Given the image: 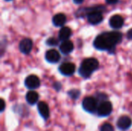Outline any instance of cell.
<instances>
[{
  "mask_svg": "<svg viewBox=\"0 0 132 131\" xmlns=\"http://www.w3.org/2000/svg\"><path fill=\"white\" fill-rule=\"evenodd\" d=\"M122 39V34L119 32H105L96 37L94 46L99 50H111Z\"/></svg>",
  "mask_w": 132,
  "mask_h": 131,
  "instance_id": "cell-1",
  "label": "cell"
},
{
  "mask_svg": "<svg viewBox=\"0 0 132 131\" xmlns=\"http://www.w3.org/2000/svg\"><path fill=\"white\" fill-rule=\"evenodd\" d=\"M99 66V62L94 58H89L83 61L81 63L79 73L84 78H88Z\"/></svg>",
  "mask_w": 132,
  "mask_h": 131,
  "instance_id": "cell-2",
  "label": "cell"
},
{
  "mask_svg": "<svg viewBox=\"0 0 132 131\" xmlns=\"http://www.w3.org/2000/svg\"><path fill=\"white\" fill-rule=\"evenodd\" d=\"M84 110L90 113H94L97 110V100L93 97H85L82 102Z\"/></svg>",
  "mask_w": 132,
  "mask_h": 131,
  "instance_id": "cell-3",
  "label": "cell"
},
{
  "mask_svg": "<svg viewBox=\"0 0 132 131\" xmlns=\"http://www.w3.org/2000/svg\"><path fill=\"white\" fill-rule=\"evenodd\" d=\"M101 7L99 8H93L91 10L87 13V20L92 25H97L102 22L103 20V15L101 11L100 10Z\"/></svg>",
  "mask_w": 132,
  "mask_h": 131,
  "instance_id": "cell-4",
  "label": "cell"
},
{
  "mask_svg": "<svg viewBox=\"0 0 132 131\" xmlns=\"http://www.w3.org/2000/svg\"><path fill=\"white\" fill-rule=\"evenodd\" d=\"M113 110V106L112 103L109 101H104L100 103V105L97 107V115L101 117H108L109 116Z\"/></svg>",
  "mask_w": 132,
  "mask_h": 131,
  "instance_id": "cell-5",
  "label": "cell"
},
{
  "mask_svg": "<svg viewBox=\"0 0 132 131\" xmlns=\"http://www.w3.org/2000/svg\"><path fill=\"white\" fill-rule=\"evenodd\" d=\"M25 86L29 90L37 89L40 86V80L35 75L28 76L25 80Z\"/></svg>",
  "mask_w": 132,
  "mask_h": 131,
  "instance_id": "cell-6",
  "label": "cell"
},
{
  "mask_svg": "<svg viewBox=\"0 0 132 131\" xmlns=\"http://www.w3.org/2000/svg\"><path fill=\"white\" fill-rule=\"evenodd\" d=\"M132 125V120L128 116H121L117 121V127L121 130H128Z\"/></svg>",
  "mask_w": 132,
  "mask_h": 131,
  "instance_id": "cell-7",
  "label": "cell"
},
{
  "mask_svg": "<svg viewBox=\"0 0 132 131\" xmlns=\"http://www.w3.org/2000/svg\"><path fill=\"white\" fill-rule=\"evenodd\" d=\"M76 69V66L73 63H63V64H61L59 67V70L60 72L64 75V76H71L74 73Z\"/></svg>",
  "mask_w": 132,
  "mask_h": 131,
  "instance_id": "cell-8",
  "label": "cell"
},
{
  "mask_svg": "<svg viewBox=\"0 0 132 131\" xmlns=\"http://www.w3.org/2000/svg\"><path fill=\"white\" fill-rule=\"evenodd\" d=\"M32 48V41L29 39L26 38L22 39L19 43V50L24 54H29Z\"/></svg>",
  "mask_w": 132,
  "mask_h": 131,
  "instance_id": "cell-9",
  "label": "cell"
},
{
  "mask_svg": "<svg viewBox=\"0 0 132 131\" xmlns=\"http://www.w3.org/2000/svg\"><path fill=\"white\" fill-rule=\"evenodd\" d=\"M125 22L124 19L119 15H114L111 17L109 20V24L113 29H120L123 26Z\"/></svg>",
  "mask_w": 132,
  "mask_h": 131,
  "instance_id": "cell-10",
  "label": "cell"
},
{
  "mask_svg": "<svg viewBox=\"0 0 132 131\" xmlns=\"http://www.w3.org/2000/svg\"><path fill=\"white\" fill-rule=\"evenodd\" d=\"M37 109H38V111H39L40 116L45 120H46L50 117V109H49V107L46 103L43 102V101L38 103Z\"/></svg>",
  "mask_w": 132,
  "mask_h": 131,
  "instance_id": "cell-11",
  "label": "cell"
},
{
  "mask_svg": "<svg viewBox=\"0 0 132 131\" xmlns=\"http://www.w3.org/2000/svg\"><path fill=\"white\" fill-rule=\"evenodd\" d=\"M45 57H46V61L50 63H56L60 59V53L56 49H50V50H48L46 53V56Z\"/></svg>",
  "mask_w": 132,
  "mask_h": 131,
  "instance_id": "cell-12",
  "label": "cell"
},
{
  "mask_svg": "<svg viewBox=\"0 0 132 131\" xmlns=\"http://www.w3.org/2000/svg\"><path fill=\"white\" fill-rule=\"evenodd\" d=\"M60 50L64 55H67V54L70 53L73 50V42L71 41H70V40L63 41L62 43L60 46Z\"/></svg>",
  "mask_w": 132,
  "mask_h": 131,
  "instance_id": "cell-13",
  "label": "cell"
},
{
  "mask_svg": "<svg viewBox=\"0 0 132 131\" xmlns=\"http://www.w3.org/2000/svg\"><path fill=\"white\" fill-rule=\"evenodd\" d=\"M26 100L27 101V103L30 105H34L37 103L38 100H39V94L33 91V90H30L29 91L26 95Z\"/></svg>",
  "mask_w": 132,
  "mask_h": 131,
  "instance_id": "cell-14",
  "label": "cell"
},
{
  "mask_svg": "<svg viewBox=\"0 0 132 131\" xmlns=\"http://www.w3.org/2000/svg\"><path fill=\"white\" fill-rule=\"evenodd\" d=\"M66 21L67 17L63 13H58L53 18V23L55 26H62L65 24Z\"/></svg>",
  "mask_w": 132,
  "mask_h": 131,
  "instance_id": "cell-15",
  "label": "cell"
},
{
  "mask_svg": "<svg viewBox=\"0 0 132 131\" xmlns=\"http://www.w3.org/2000/svg\"><path fill=\"white\" fill-rule=\"evenodd\" d=\"M71 29L69 27H62L59 32V39L61 41L69 40V38L71 36Z\"/></svg>",
  "mask_w": 132,
  "mask_h": 131,
  "instance_id": "cell-16",
  "label": "cell"
},
{
  "mask_svg": "<svg viewBox=\"0 0 132 131\" xmlns=\"http://www.w3.org/2000/svg\"><path fill=\"white\" fill-rule=\"evenodd\" d=\"M100 131H114V128L111 124L105 123L101 127Z\"/></svg>",
  "mask_w": 132,
  "mask_h": 131,
  "instance_id": "cell-17",
  "label": "cell"
},
{
  "mask_svg": "<svg viewBox=\"0 0 132 131\" xmlns=\"http://www.w3.org/2000/svg\"><path fill=\"white\" fill-rule=\"evenodd\" d=\"M58 39H56V38L54 37H50L47 40H46V44L48 46H56L58 45Z\"/></svg>",
  "mask_w": 132,
  "mask_h": 131,
  "instance_id": "cell-18",
  "label": "cell"
},
{
  "mask_svg": "<svg viewBox=\"0 0 132 131\" xmlns=\"http://www.w3.org/2000/svg\"><path fill=\"white\" fill-rule=\"evenodd\" d=\"M80 91L77 90H71L70 91L68 92V94L70 95V97L73 99H77L78 97L80 96Z\"/></svg>",
  "mask_w": 132,
  "mask_h": 131,
  "instance_id": "cell-19",
  "label": "cell"
},
{
  "mask_svg": "<svg viewBox=\"0 0 132 131\" xmlns=\"http://www.w3.org/2000/svg\"><path fill=\"white\" fill-rule=\"evenodd\" d=\"M97 101L98 100H100L101 102H104V101H105V100L108 98V97H107V95L106 94H104V93H98L97 95Z\"/></svg>",
  "mask_w": 132,
  "mask_h": 131,
  "instance_id": "cell-20",
  "label": "cell"
},
{
  "mask_svg": "<svg viewBox=\"0 0 132 131\" xmlns=\"http://www.w3.org/2000/svg\"><path fill=\"white\" fill-rule=\"evenodd\" d=\"M5 101L3 99H1V112H2L4 110H5Z\"/></svg>",
  "mask_w": 132,
  "mask_h": 131,
  "instance_id": "cell-21",
  "label": "cell"
},
{
  "mask_svg": "<svg viewBox=\"0 0 132 131\" xmlns=\"http://www.w3.org/2000/svg\"><path fill=\"white\" fill-rule=\"evenodd\" d=\"M127 37L129 39H132V29H129L127 32Z\"/></svg>",
  "mask_w": 132,
  "mask_h": 131,
  "instance_id": "cell-22",
  "label": "cell"
},
{
  "mask_svg": "<svg viewBox=\"0 0 132 131\" xmlns=\"http://www.w3.org/2000/svg\"><path fill=\"white\" fill-rule=\"evenodd\" d=\"M118 2V0H106V2L108 4H115Z\"/></svg>",
  "mask_w": 132,
  "mask_h": 131,
  "instance_id": "cell-23",
  "label": "cell"
},
{
  "mask_svg": "<svg viewBox=\"0 0 132 131\" xmlns=\"http://www.w3.org/2000/svg\"><path fill=\"white\" fill-rule=\"evenodd\" d=\"M83 1L84 0H73V2L76 3V4H80V3L83 2Z\"/></svg>",
  "mask_w": 132,
  "mask_h": 131,
  "instance_id": "cell-24",
  "label": "cell"
},
{
  "mask_svg": "<svg viewBox=\"0 0 132 131\" xmlns=\"http://www.w3.org/2000/svg\"><path fill=\"white\" fill-rule=\"evenodd\" d=\"M5 1H11V0H5Z\"/></svg>",
  "mask_w": 132,
  "mask_h": 131,
  "instance_id": "cell-25",
  "label": "cell"
}]
</instances>
